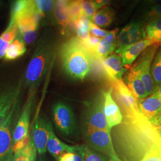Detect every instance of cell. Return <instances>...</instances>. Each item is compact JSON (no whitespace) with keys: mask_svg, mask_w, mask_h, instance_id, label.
Returning <instances> with one entry per match:
<instances>
[{"mask_svg":"<svg viewBox=\"0 0 161 161\" xmlns=\"http://www.w3.org/2000/svg\"><path fill=\"white\" fill-rule=\"evenodd\" d=\"M60 57L64 71L74 80H84L92 68V54L78 38L73 37L62 44Z\"/></svg>","mask_w":161,"mask_h":161,"instance_id":"obj_1","label":"cell"},{"mask_svg":"<svg viewBox=\"0 0 161 161\" xmlns=\"http://www.w3.org/2000/svg\"><path fill=\"white\" fill-rule=\"evenodd\" d=\"M53 57L52 45L46 41L41 42L36 48L25 72V82L30 91L40 85L47 72Z\"/></svg>","mask_w":161,"mask_h":161,"instance_id":"obj_2","label":"cell"},{"mask_svg":"<svg viewBox=\"0 0 161 161\" xmlns=\"http://www.w3.org/2000/svg\"><path fill=\"white\" fill-rule=\"evenodd\" d=\"M104 104L103 92L98 93L90 101L86 102L81 125L83 137L95 131L109 130L104 114Z\"/></svg>","mask_w":161,"mask_h":161,"instance_id":"obj_3","label":"cell"},{"mask_svg":"<svg viewBox=\"0 0 161 161\" xmlns=\"http://www.w3.org/2000/svg\"><path fill=\"white\" fill-rule=\"evenodd\" d=\"M53 119L58 130L66 136H72L76 131L75 114L71 107L63 102L54 104Z\"/></svg>","mask_w":161,"mask_h":161,"instance_id":"obj_4","label":"cell"},{"mask_svg":"<svg viewBox=\"0 0 161 161\" xmlns=\"http://www.w3.org/2000/svg\"><path fill=\"white\" fill-rule=\"evenodd\" d=\"M161 44L157 43L147 48L132 66L138 72L143 80L147 96L153 93L155 88V82L151 74V65L157 49Z\"/></svg>","mask_w":161,"mask_h":161,"instance_id":"obj_5","label":"cell"},{"mask_svg":"<svg viewBox=\"0 0 161 161\" xmlns=\"http://www.w3.org/2000/svg\"><path fill=\"white\" fill-rule=\"evenodd\" d=\"M84 138L87 146L106 156L111 161H117L120 159L115 150L110 130L95 131Z\"/></svg>","mask_w":161,"mask_h":161,"instance_id":"obj_6","label":"cell"},{"mask_svg":"<svg viewBox=\"0 0 161 161\" xmlns=\"http://www.w3.org/2000/svg\"><path fill=\"white\" fill-rule=\"evenodd\" d=\"M52 127V122L44 116H37L32 125L30 134L39 155H44L46 153L47 145Z\"/></svg>","mask_w":161,"mask_h":161,"instance_id":"obj_7","label":"cell"},{"mask_svg":"<svg viewBox=\"0 0 161 161\" xmlns=\"http://www.w3.org/2000/svg\"><path fill=\"white\" fill-rule=\"evenodd\" d=\"M17 104L12 109L6 121L0 126V161H7L13 155V124Z\"/></svg>","mask_w":161,"mask_h":161,"instance_id":"obj_8","label":"cell"},{"mask_svg":"<svg viewBox=\"0 0 161 161\" xmlns=\"http://www.w3.org/2000/svg\"><path fill=\"white\" fill-rule=\"evenodd\" d=\"M146 39L144 25L134 21L128 24L118 33L116 38V48L127 46Z\"/></svg>","mask_w":161,"mask_h":161,"instance_id":"obj_9","label":"cell"},{"mask_svg":"<svg viewBox=\"0 0 161 161\" xmlns=\"http://www.w3.org/2000/svg\"><path fill=\"white\" fill-rule=\"evenodd\" d=\"M34 92L30 91L29 97L14 128L13 135V144L17 143L29 136L30 134L29 132V122L34 101Z\"/></svg>","mask_w":161,"mask_h":161,"instance_id":"obj_10","label":"cell"},{"mask_svg":"<svg viewBox=\"0 0 161 161\" xmlns=\"http://www.w3.org/2000/svg\"><path fill=\"white\" fill-rule=\"evenodd\" d=\"M155 44L152 41L145 39L131 45L118 48L115 52L121 56L124 67L128 68L147 48Z\"/></svg>","mask_w":161,"mask_h":161,"instance_id":"obj_11","label":"cell"},{"mask_svg":"<svg viewBox=\"0 0 161 161\" xmlns=\"http://www.w3.org/2000/svg\"><path fill=\"white\" fill-rule=\"evenodd\" d=\"M22 90V82L5 92L0 93V126L6 121L14 106L18 103Z\"/></svg>","mask_w":161,"mask_h":161,"instance_id":"obj_12","label":"cell"},{"mask_svg":"<svg viewBox=\"0 0 161 161\" xmlns=\"http://www.w3.org/2000/svg\"><path fill=\"white\" fill-rule=\"evenodd\" d=\"M103 92L104 98V114L108 128L112 130L114 127L121 124L123 120V116L119 106L112 97V88H110L108 91H103Z\"/></svg>","mask_w":161,"mask_h":161,"instance_id":"obj_13","label":"cell"},{"mask_svg":"<svg viewBox=\"0 0 161 161\" xmlns=\"http://www.w3.org/2000/svg\"><path fill=\"white\" fill-rule=\"evenodd\" d=\"M137 109L150 121L161 113V97L153 93L147 97L138 100Z\"/></svg>","mask_w":161,"mask_h":161,"instance_id":"obj_14","label":"cell"},{"mask_svg":"<svg viewBox=\"0 0 161 161\" xmlns=\"http://www.w3.org/2000/svg\"><path fill=\"white\" fill-rule=\"evenodd\" d=\"M100 60L110 80H122V76L126 69L123 65L121 56L118 54H111L107 58Z\"/></svg>","mask_w":161,"mask_h":161,"instance_id":"obj_15","label":"cell"},{"mask_svg":"<svg viewBox=\"0 0 161 161\" xmlns=\"http://www.w3.org/2000/svg\"><path fill=\"white\" fill-rule=\"evenodd\" d=\"M124 81L137 100L148 97L143 80L132 67L129 69Z\"/></svg>","mask_w":161,"mask_h":161,"instance_id":"obj_16","label":"cell"},{"mask_svg":"<svg viewBox=\"0 0 161 161\" xmlns=\"http://www.w3.org/2000/svg\"><path fill=\"white\" fill-rule=\"evenodd\" d=\"M79 146L80 145L70 146L64 143L56 136L52 127L47 145V150L56 159L66 152L75 151L78 149Z\"/></svg>","mask_w":161,"mask_h":161,"instance_id":"obj_17","label":"cell"},{"mask_svg":"<svg viewBox=\"0 0 161 161\" xmlns=\"http://www.w3.org/2000/svg\"><path fill=\"white\" fill-rule=\"evenodd\" d=\"M118 34V29L110 31L108 35L103 38L97 47L94 54L100 59H103L110 55L116 49V38Z\"/></svg>","mask_w":161,"mask_h":161,"instance_id":"obj_18","label":"cell"},{"mask_svg":"<svg viewBox=\"0 0 161 161\" xmlns=\"http://www.w3.org/2000/svg\"><path fill=\"white\" fill-rule=\"evenodd\" d=\"M111 80L114 83L117 95L123 106L127 108L137 109L138 100L134 96L124 81L122 80Z\"/></svg>","mask_w":161,"mask_h":161,"instance_id":"obj_19","label":"cell"},{"mask_svg":"<svg viewBox=\"0 0 161 161\" xmlns=\"http://www.w3.org/2000/svg\"><path fill=\"white\" fill-rule=\"evenodd\" d=\"M54 16L61 28V34L65 35L66 29L70 20L68 4L63 0H55Z\"/></svg>","mask_w":161,"mask_h":161,"instance_id":"obj_20","label":"cell"},{"mask_svg":"<svg viewBox=\"0 0 161 161\" xmlns=\"http://www.w3.org/2000/svg\"><path fill=\"white\" fill-rule=\"evenodd\" d=\"M26 50V44L22 39L20 34L19 32L15 40L8 47L4 59L6 60H13L21 57L25 53Z\"/></svg>","mask_w":161,"mask_h":161,"instance_id":"obj_21","label":"cell"},{"mask_svg":"<svg viewBox=\"0 0 161 161\" xmlns=\"http://www.w3.org/2000/svg\"><path fill=\"white\" fill-rule=\"evenodd\" d=\"M37 153V150L31 136L28 143L24 147L13 152L12 161H36Z\"/></svg>","mask_w":161,"mask_h":161,"instance_id":"obj_22","label":"cell"},{"mask_svg":"<svg viewBox=\"0 0 161 161\" xmlns=\"http://www.w3.org/2000/svg\"><path fill=\"white\" fill-rule=\"evenodd\" d=\"M115 18V12L110 7L106 6L96 12L92 18V23L100 28H106L110 25Z\"/></svg>","mask_w":161,"mask_h":161,"instance_id":"obj_23","label":"cell"},{"mask_svg":"<svg viewBox=\"0 0 161 161\" xmlns=\"http://www.w3.org/2000/svg\"><path fill=\"white\" fill-rule=\"evenodd\" d=\"M146 39L161 44V19L151 20L145 28Z\"/></svg>","mask_w":161,"mask_h":161,"instance_id":"obj_24","label":"cell"},{"mask_svg":"<svg viewBox=\"0 0 161 161\" xmlns=\"http://www.w3.org/2000/svg\"><path fill=\"white\" fill-rule=\"evenodd\" d=\"M151 74L156 86L161 84V44L158 47L151 65Z\"/></svg>","mask_w":161,"mask_h":161,"instance_id":"obj_25","label":"cell"},{"mask_svg":"<svg viewBox=\"0 0 161 161\" xmlns=\"http://www.w3.org/2000/svg\"><path fill=\"white\" fill-rule=\"evenodd\" d=\"M90 19L84 13L80 16L78 21L76 35L78 38L82 42L86 40L90 36Z\"/></svg>","mask_w":161,"mask_h":161,"instance_id":"obj_26","label":"cell"},{"mask_svg":"<svg viewBox=\"0 0 161 161\" xmlns=\"http://www.w3.org/2000/svg\"><path fill=\"white\" fill-rule=\"evenodd\" d=\"M43 19L51 21L54 16L55 0H35Z\"/></svg>","mask_w":161,"mask_h":161,"instance_id":"obj_27","label":"cell"},{"mask_svg":"<svg viewBox=\"0 0 161 161\" xmlns=\"http://www.w3.org/2000/svg\"><path fill=\"white\" fill-rule=\"evenodd\" d=\"M86 145H80L78 149L74 152H66L56 158L58 161H84Z\"/></svg>","mask_w":161,"mask_h":161,"instance_id":"obj_28","label":"cell"},{"mask_svg":"<svg viewBox=\"0 0 161 161\" xmlns=\"http://www.w3.org/2000/svg\"><path fill=\"white\" fill-rule=\"evenodd\" d=\"M140 161H161V146L153 142Z\"/></svg>","mask_w":161,"mask_h":161,"instance_id":"obj_29","label":"cell"},{"mask_svg":"<svg viewBox=\"0 0 161 161\" xmlns=\"http://www.w3.org/2000/svg\"><path fill=\"white\" fill-rule=\"evenodd\" d=\"M19 31L16 22L10 19V23L6 31L1 35L0 38L7 42L11 44L15 40Z\"/></svg>","mask_w":161,"mask_h":161,"instance_id":"obj_30","label":"cell"},{"mask_svg":"<svg viewBox=\"0 0 161 161\" xmlns=\"http://www.w3.org/2000/svg\"><path fill=\"white\" fill-rule=\"evenodd\" d=\"M84 161H111L106 155L92 149L86 145V152Z\"/></svg>","mask_w":161,"mask_h":161,"instance_id":"obj_31","label":"cell"},{"mask_svg":"<svg viewBox=\"0 0 161 161\" xmlns=\"http://www.w3.org/2000/svg\"><path fill=\"white\" fill-rule=\"evenodd\" d=\"M68 6L70 20L74 21H78L80 16L83 14L80 2L77 0H74L70 3H69Z\"/></svg>","mask_w":161,"mask_h":161,"instance_id":"obj_32","label":"cell"},{"mask_svg":"<svg viewBox=\"0 0 161 161\" xmlns=\"http://www.w3.org/2000/svg\"><path fill=\"white\" fill-rule=\"evenodd\" d=\"M80 5L82 8L83 13L89 17L91 20H92V18L97 11L93 1L86 0L82 1L80 3Z\"/></svg>","mask_w":161,"mask_h":161,"instance_id":"obj_33","label":"cell"},{"mask_svg":"<svg viewBox=\"0 0 161 161\" xmlns=\"http://www.w3.org/2000/svg\"><path fill=\"white\" fill-rule=\"evenodd\" d=\"M102 40V38H98L97 36H95L91 34L90 35L89 37L86 39V40L83 42L82 41V42L90 52L94 53Z\"/></svg>","mask_w":161,"mask_h":161,"instance_id":"obj_34","label":"cell"},{"mask_svg":"<svg viewBox=\"0 0 161 161\" xmlns=\"http://www.w3.org/2000/svg\"><path fill=\"white\" fill-rule=\"evenodd\" d=\"M146 19L151 20L156 19H161V4L151 6L146 13Z\"/></svg>","mask_w":161,"mask_h":161,"instance_id":"obj_35","label":"cell"},{"mask_svg":"<svg viewBox=\"0 0 161 161\" xmlns=\"http://www.w3.org/2000/svg\"><path fill=\"white\" fill-rule=\"evenodd\" d=\"M28 6V0H16L13 6L11 16H14Z\"/></svg>","mask_w":161,"mask_h":161,"instance_id":"obj_36","label":"cell"},{"mask_svg":"<svg viewBox=\"0 0 161 161\" xmlns=\"http://www.w3.org/2000/svg\"><path fill=\"white\" fill-rule=\"evenodd\" d=\"M90 32L91 34L92 35L102 39L108 35L110 31L101 29L100 27L96 25L94 23L91 22L90 27Z\"/></svg>","mask_w":161,"mask_h":161,"instance_id":"obj_37","label":"cell"},{"mask_svg":"<svg viewBox=\"0 0 161 161\" xmlns=\"http://www.w3.org/2000/svg\"><path fill=\"white\" fill-rule=\"evenodd\" d=\"M37 31L38 30H30L20 34L26 44H31L36 40L38 36Z\"/></svg>","mask_w":161,"mask_h":161,"instance_id":"obj_38","label":"cell"},{"mask_svg":"<svg viewBox=\"0 0 161 161\" xmlns=\"http://www.w3.org/2000/svg\"><path fill=\"white\" fill-rule=\"evenodd\" d=\"M10 44L7 42L0 38V59L4 57L6 50Z\"/></svg>","mask_w":161,"mask_h":161,"instance_id":"obj_39","label":"cell"},{"mask_svg":"<svg viewBox=\"0 0 161 161\" xmlns=\"http://www.w3.org/2000/svg\"><path fill=\"white\" fill-rule=\"evenodd\" d=\"M110 0H93L97 10L104 7H106L110 4Z\"/></svg>","mask_w":161,"mask_h":161,"instance_id":"obj_40","label":"cell"},{"mask_svg":"<svg viewBox=\"0 0 161 161\" xmlns=\"http://www.w3.org/2000/svg\"><path fill=\"white\" fill-rule=\"evenodd\" d=\"M150 122L155 127H158L161 125V113L160 114L157 115L154 118L150 120Z\"/></svg>","mask_w":161,"mask_h":161,"instance_id":"obj_41","label":"cell"},{"mask_svg":"<svg viewBox=\"0 0 161 161\" xmlns=\"http://www.w3.org/2000/svg\"><path fill=\"white\" fill-rule=\"evenodd\" d=\"M145 3L147 4H149L152 5H156V4H161V0H144Z\"/></svg>","mask_w":161,"mask_h":161,"instance_id":"obj_42","label":"cell"},{"mask_svg":"<svg viewBox=\"0 0 161 161\" xmlns=\"http://www.w3.org/2000/svg\"><path fill=\"white\" fill-rule=\"evenodd\" d=\"M153 93L155 94L156 95H157V96H158L161 97V84L159 85V86H156Z\"/></svg>","mask_w":161,"mask_h":161,"instance_id":"obj_43","label":"cell"},{"mask_svg":"<svg viewBox=\"0 0 161 161\" xmlns=\"http://www.w3.org/2000/svg\"><path fill=\"white\" fill-rule=\"evenodd\" d=\"M142 0H134L132 3V7H134L136 5H137L140 2H141Z\"/></svg>","mask_w":161,"mask_h":161,"instance_id":"obj_44","label":"cell"},{"mask_svg":"<svg viewBox=\"0 0 161 161\" xmlns=\"http://www.w3.org/2000/svg\"><path fill=\"white\" fill-rule=\"evenodd\" d=\"M156 130H157V131H158V132L159 135L160 136V137H161V125H160L158 126V127H156Z\"/></svg>","mask_w":161,"mask_h":161,"instance_id":"obj_45","label":"cell"},{"mask_svg":"<svg viewBox=\"0 0 161 161\" xmlns=\"http://www.w3.org/2000/svg\"><path fill=\"white\" fill-rule=\"evenodd\" d=\"M42 156V155H40V157L38 158V159H37L36 161H46Z\"/></svg>","mask_w":161,"mask_h":161,"instance_id":"obj_46","label":"cell"},{"mask_svg":"<svg viewBox=\"0 0 161 161\" xmlns=\"http://www.w3.org/2000/svg\"><path fill=\"white\" fill-rule=\"evenodd\" d=\"M13 156H11L8 160H7V161H12V158H13Z\"/></svg>","mask_w":161,"mask_h":161,"instance_id":"obj_47","label":"cell"},{"mask_svg":"<svg viewBox=\"0 0 161 161\" xmlns=\"http://www.w3.org/2000/svg\"><path fill=\"white\" fill-rule=\"evenodd\" d=\"M77 1H80V3H81V2H82V1H86V0H77Z\"/></svg>","mask_w":161,"mask_h":161,"instance_id":"obj_48","label":"cell"},{"mask_svg":"<svg viewBox=\"0 0 161 161\" xmlns=\"http://www.w3.org/2000/svg\"><path fill=\"white\" fill-rule=\"evenodd\" d=\"M110 161H111V160H110ZM122 161V159H119V160H118V161Z\"/></svg>","mask_w":161,"mask_h":161,"instance_id":"obj_49","label":"cell"},{"mask_svg":"<svg viewBox=\"0 0 161 161\" xmlns=\"http://www.w3.org/2000/svg\"><path fill=\"white\" fill-rule=\"evenodd\" d=\"M124 2H125V1H128V0H123Z\"/></svg>","mask_w":161,"mask_h":161,"instance_id":"obj_50","label":"cell"},{"mask_svg":"<svg viewBox=\"0 0 161 161\" xmlns=\"http://www.w3.org/2000/svg\"><path fill=\"white\" fill-rule=\"evenodd\" d=\"M88 1H93V0H88Z\"/></svg>","mask_w":161,"mask_h":161,"instance_id":"obj_51","label":"cell"}]
</instances>
